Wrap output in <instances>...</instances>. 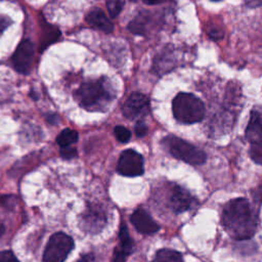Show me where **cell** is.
<instances>
[{"mask_svg": "<svg viewBox=\"0 0 262 262\" xmlns=\"http://www.w3.org/2000/svg\"><path fill=\"white\" fill-rule=\"evenodd\" d=\"M222 223L228 234L235 239H248L257 229L258 218L246 199L229 201L223 208Z\"/></svg>", "mask_w": 262, "mask_h": 262, "instance_id": "cell-1", "label": "cell"}, {"mask_svg": "<svg viewBox=\"0 0 262 262\" xmlns=\"http://www.w3.org/2000/svg\"><path fill=\"white\" fill-rule=\"evenodd\" d=\"M172 110L175 119L183 124L198 123L205 115L203 101L195 95L186 92H180L175 96Z\"/></svg>", "mask_w": 262, "mask_h": 262, "instance_id": "cell-2", "label": "cell"}, {"mask_svg": "<svg viewBox=\"0 0 262 262\" xmlns=\"http://www.w3.org/2000/svg\"><path fill=\"white\" fill-rule=\"evenodd\" d=\"M163 144L169 152L176 159L181 160L190 165L204 164L207 157L206 154L195 145L175 136H167L163 140Z\"/></svg>", "mask_w": 262, "mask_h": 262, "instance_id": "cell-3", "label": "cell"}, {"mask_svg": "<svg viewBox=\"0 0 262 262\" xmlns=\"http://www.w3.org/2000/svg\"><path fill=\"white\" fill-rule=\"evenodd\" d=\"M80 104L90 108L107 101L111 96L101 81H89L81 85L76 92Z\"/></svg>", "mask_w": 262, "mask_h": 262, "instance_id": "cell-4", "label": "cell"}, {"mask_svg": "<svg viewBox=\"0 0 262 262\" xmlns=\"http://www.w3.org/2000/svg\"><path fill=\"white\" fill-rule=\"evenodd\" d=\"M74 248V241L66 233H54L48 241L44 255V262H63Z\"/></svg>", "mask_w": 262, "mask_h": 262, "instance_id": "cell-5", "label": "cell"}, {"mask_svg": "<svg viewBox=\"0 0 262 262\" xmlns=\"http://www.w3.org/2000/svg\"><path fill=\"white\" fill-rule=\"evenodd\" d=\"M117 171L123 176H139L144 171L143 158L134 149L124 150L118 161Z\"/></svg>", "mask_w": 262, "mask_h": 262, "instance_id": "cell-6", "label": "cell"}, {"mask_svg": "<svg viewBox=\"0 0 262 262\" xmlns=\"http://www.w3.org/2000/svg\"><path fill=\"white\" fill-rule=\"evenodd\" d=\"M34 54V44L29 40L21 41L11 57L14 70L20 74H28L32 68Z\"/></svg>", "mask_w": 262, "mask_h": 262, "instance_id": "cell-7", "label": "cell"}, {"mask_svg": "<svg viewBox=\"0 0 262 262\" xmlns=\"http://www.w3.org/2000/svg\"><path fill=\"white\" fill-rule=\"evenodd\" d=\"M147 110L148 98L144 94L139 92H133L132 94H130L122 106L123 115L129 120H133L143 116L144 114H146Z\"/></svg>", "mask_w": 262, "mask_h": 262, "instance_id": "cell-8", "label": "cell"}, {"mask_svg": "<svg viewBox=\"0 0 262 262\" xmlns=\"http://www.w3.org/2000/svg\"><path fill=\"white\" fill-rule=\"evenodd\" d=\"M130 220L136 230L142 234H152L160 228L151 216L145 210L140 208L132 213Z\"/></svg>", "mask_w": 262, "mask_h": 262, "instance_id": "cell-9", "label": "cell"}, {"mask_svg": "<svg viewBox=\"0 0 262 262\" xmlns=\"http://www.w3.org/2000/svg\"><path fill=\"white\" fill-rule=\"evenodd\" d=\"M246 138L251 143L262 141V107L255 106L250 115L246 129Z\"/></svg>", "mask_w": 262, "mask_h": 262, "instance_id": "cell-10", "label": "cell"}, {"mask_svg": "<svg viewBox=\"0 0 262 262\" xmlns=\"http://www.w3.org/2000/svg\"><path fill=\"white\" fill-rule=\"evenodd\" d=\"M193 199L187 190L180 186H175L172 189L170 198V206L175 213L187 211L192 206Z\"/></svg>", "mask_w": 262, "mask_h": 262, "instance_id": "cell-11", "label": "cell"}, {"mask_svg": "<svg viewBox=\"0 0 262 262\" xmlns=\"http://www.w3.org/2000/svg\"><path fill=\"white\" fill-rule=\"evenodd\" d=\"M86 21L93 28L98 29L104 33L113 32L114 25L106 16V14L99 8L90 10L86 15Z\"/></svg>", "mask_w": 262, "mask_h": 262, "instance_id": "cell-12", "label": "cell"}, {"mask_svg": "<svg viewBox=\"0 0 262 262\" xmlns=\"http://www.w3.org/2000/svg\"><path fill=\"white\" fill-rule=\"evenodd\" d=\"M43 31H44V34L42 36V41H41V50H43L46 46H48L49 44L55 42L56 40L59 39V36H60V33L58 31L57 28L47 24V23H44L43 27H42Z\"/></svg>", "mask_w": 262, "mask_h": 262, "instance_id": "cell-13", "label": "cell"}, {"mask_svg": "<svg viewBox=\"0 0 262 262\" xmlns=\"http://www.w3.org/2000/svg\"><path fill=\"white\" fill-rule=\"evenodd\" d=\"M151 262H184L182 256L171 249L159 250Z\"/></svg>", "mask_w": 262, "mask_h": 262, "instance_id": "cell-14", "label": "cell"}, {"mask_svg": "<svg viewBox=\"0 0 262 262\" xmlns=\"http://www.w3.org/2000/svg\"><path fill=\"white\" fill-rule=\"evenodd\" d=\"M119 238H120V245L119 248L125 252L127 255H130L132 250H133V242L130 237L129 231L127 226L122 223L120 227V232H119Z\"/></svg>", "mask_w": 262, "mask_h": 262, "instance_id": "cell-15", "label": "cell"}, {"mask_svg": "<svg viewBox=\"0 0 262 262\" xmlns=\"http://www.w3.org/2000/svg\"><path fill=\"white\" fill-rule=\"evenodd\" d=\"M78 140V133L72 129H64L62 130L56 138V142L61 146H70L71 144L77 142Z\"/></svg>", "mask_w": 262, "mask_h": 262, "instance_id": "cell-16", "label": "cell"}, {"mask_svg": "<svg viewBox=\"0 0 262 262\" xmlns=\"http://www.w3.org/2000/svg\"><path fill=\"white\" fill-rule=\"evenodd\" d=\"M124 6V0H106V7L111 17H116Z\"/></svg>", "mask_w": 262, "mask_h": 262, "instance_id": "cell-17", "label": "cell"}, {"mask_svg": "<svg viewBox=\"0 0 262 262\" xmlns=\"http://www.w3.org/2000/svg\"><path fill=\"white\" fill-rule=\"evenodd\" d=\"M250 157L255 163L262 165V141L252 143L250 148Z\"/></svg>", "mask_w": 262, "mask_h": 262, "instance_id": "cell-18", "label": "cell"}, {"mask_svg": "<svg viewBox=\"0 0 262 262\" xmlns=\"http://www.w3.org/2000/svg\"><path fill=\"white\" fill-rule=\"evenodd\" d=\"M114 133L116 138L122 143L128 142L131 138V132L124 126H116L114 129Z\"/></svg>", "mask_w": 262, "mask_h": 262, "instance_id": "cell-19", "label": "cell"}, {"mask_svg": "<svg viewBox=\"0 0 262 262\" xmlns=\"http://www.w3.org/2000/svg\"><path fill=\"white\" fill-rule=\"evenodd\" d=\"M60 156L63 158V159H73L74 157L77 156V150L76 148L72 147L71 145L70 146H63L60 148Z\"/></svg>", "mask_w": 262, "mask_h": 262, "instance_id": "cell-20", "label": "cell"}, {"mask_svg": "<svg viewBox=\"0 0 262 262\" xmlns=\"http://www.w3.org/2000/svg\"><path fill=\"white\" fill-rule=\"evenodd\" d=\"M0 262H19L11 251L0 252Z\"/></svg>", "mask_w": 262, "mask_h": 262, "instance_id": "cell-21", "label": "cell"}, {"mask_svg": "<svg viewBox=\"0 0 262 262\" xmlns=\"http://www.w3.org/2000/svg\"><path fill=\"white\" fill-rule=\"evenodd\" d=\"M127 254L125 252H123L119 247L116 249L114 257L112 259V262H125L126 258H127Z\"/></svg>", "mask_w": 262, "mask_h": 262, "instance_id": "cell-22", "label": "cell"}, {"mask_svg": "<svg viewBox=\"0 0 262 262\" xmlns=\"http://www.w3.org/2000/svg\"><path fill=\"white\" fill-rule=\"evenodd\" d=\"M147 127L146 125L143 123V122H137L136 125H135V134L138 136V137H142V136H145L146 133H147Z\"/></svg>", "mask_w": 262, "mask_h": 262, "instance_id": "cell-23", "label": "cell"}, {"mask_svg": "<svg viewBox=\"0 0 262 262\" xmlns=\"http://www.w3.org/2000/svg\"><path fill=\"white\" fill-rule=\"evenodd\" d=\"M10 19L5 17V16H2L0 15V35L3 33V31L10 25Z\"/></svg>", "mask_w": 262, "mask_h": 262, "instance_id": "cell-24", "label": "cell"}, {"mask_svg": "<svg viewBox=\"0 0 262 262\" xmlns=\"http://www.w3.org/2000/svg\"><path fill=\"white\" fill-rule=\"evenodd\" d=\"M253 196H254L256 202H261L262 201V185L257 188L256 192L253 193Z\"/></svg>", "mask_w": 262, "mask_h": 262, "instance_id": "cell-25", "label": "cell"}, {"mask_svg": "<svg viewBox=\"0 0 262 262\" xmlns=\"http://www.w3.org/2000/svg\"><path fill=\"white\" fill-rule=\"evenodd\" d=\"M145 4L147 5H156V4H160V3H163L165 2L166 0H142Z\"/></svg>", "mask_w": 262, "mask_h": 262, "instance_id": "cell-26", "label": "cell"}, {"mask_svg": "<svg viewBox=\"0 0 262 262\" xmlns=\"http://www.w3.org/2000/svg\"><path fill=\"white\" fill-rule=\"evenodd\" d=\"M77 262H92V256L91 255H87L82 257L80 260H78Z\"/></svg>", "mask_w": 262, "mask_h": 262, "instance_id": "cell-27", "label": "cell"}, {"mask_svg": "<svg viewBox=\"0 0 262 262\" xmlns=\"http://www.w3.org/2000/svg\"><path fill=\"white\" fill-rule=\"evenodd\" d=\"M3 232H4V226H3V224L0 223V236L3 234Z\"/></svg>", "mask_w": 262, "mask_h": 262, "instance_id": "cell-28", "label": "cell"}, {"mask_svg": "<svg viewBox=\"0 0 262 262\" xmlns=\"http://www.w3.org/2000/svg\"><path fill=\"white\" fill-rule=\"evenodd\" d=\"M211 1H215V2H217V1H221V0H211Z\"/></svg>", "mask_w": 262, "mask_h": 262, "instance_id": "cell-29", "label": "cell"}]
</instances>
